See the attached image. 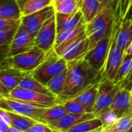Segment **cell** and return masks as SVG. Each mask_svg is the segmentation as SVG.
<instances>
[{
  "instance_id": "obj_1",
  "label": "cell",
  "mask_w": 132,
  "mask_h": 132,
  "mask_svg": "<svg viewBox=\"0 0 132 132\" xmlns=\"http://www.w3.org/2000/svg\"><path fill=\"white\" fill-rule=\"evenodd\" d=\"M103 73L93 69L84 58L68 62L64 89L58 97L61 104L80 95L82 92L98 84Z\"/></svg>"
},
{
  "instance_id": "obj_2",
  "label": "cell",
  "mask_w": 132,
  "mask_h": 132,
  "mask_svg": "<svg viewBox=\"0 0 132 132\" xmlns=\"http://www.w3.org/2000/svg\"><path fill=\"white\" fill-rule=\"evenodd\" d=\"M117 0H107L102 3L98 14L89 22L86 23L85 32L90 42V49L102 38L111 32L115 15Z\"/></svg>"
},
{
  "instance_id": "obj_3",
  "label": "cell",
  "mask_w": 132,
  "mask_h": 132,
  "mask_svg": "<svg viewBox=\"0 0 132 132\" xmlns=\"http://www.w3.org/2000/svg\"><path fill=\"white\" fill-rule=\"evenodd\" d=\"M46 53L35 46L32 49L1 60V69H14L21 72L32 73L44 60Z\"/></svg>"
},
{
  "instance_id": "obj_4",
  "label": "cell",
  "mask_w": 132,
  "mask_h": 132,
  "mask_svg": "<svg viewBox=\"0 0 132 132\" xmlns=\"http://www.w3.org/2000/svg\"><path fill=\"white\" fill-rule=\"evenodd\" d=\"M67 61L53 49L46 53L44 60L31 75L46 86L52 78L67 68Z\"/></svg>"
},
{
  "instance_id": "obj_5",
  "label": "cell",
  "mask_w": 132,
  "mask_h": 132,
  "mask_svg": "<svg viewBox=\"0 0 132 132\" xmlns=\"http://www.w3.org/2000/svg\"><path fill=\"white\" fill-rule=\"evenodd\" d=\"M54 50L68 63L84 58L90 50V42L84 31L73 39L55 47Z\"/></svg>"
},
{
  "instance_id": "obj_6",
  "label": "cell",
  "mask_w": 132,
  "mask_h": 132,
  "mask_svg": "<svg viewBox=\"0 0 132 132\" xmlns=\"http://www.w3.org/2000/svg\"><path fill=\"white\" fill-rule=\"evenodd\" d=\"M3 97L20 101L39 108H50L61 104L56 96H50L19 87L11 90L7 95Z\"/></svg>"
},
{
  "instance_id": "obj_7",
  "label": "cell",
  "mask_w": 132,
  "mask_h": 132,
  "mask_svg": "<svg viewBox=\"0 0 132 132\" xmlns=\"http://www.w3.org/2000/svg\"><path fill=\"white\" fill-rule=\"evenodd\" d=\"M112 31V30H111ZM111 44V32L102 38L84 57L96 71L103 73Z\"/></svg>"
},
{
  "instance_id": "obj_8",
  "label": "cell",
  "mask_w": 132,
  "mask_h": 132,
  "mask_svg": "<svg viewBox=\"0 0 132 132\" xmlns=\"http://www.w3.org/2000/svg\"><path fill=\"white\" fill-rule=\"evenodd\" d=\"M0 108L30 118L39 122H42L43 116L47 110V108H36L25 102L3 96H0Z\"/></svg>"
},
{
  "instance_id": "obj_9",
  "label": "cell",
  "mask_w": 132,
  "mask_h": 132,
  "mask_svg": "<svg viewBox=\"0 0 132 132\" xmlns=\"http://www.w3.org/2000/svg\"><path fill=\"white\" fill-rule=\"evenodd\" d=\"M120 89L121 87L116 84L114 81L102 77L99 82L97 97L94 111V114L97 118L102 111L110 108L111 104Z\"/></svg>"
},
{
  "instance_id": "obj_10",
  "label": "cell",
  "mask_w": 132,
  "mask_h": 132,
  "mask_svg": "<svg viewBox=\"0 0 132 132\" xmlns=\"http://www.w3.org/2000/svg\"><path fill=\"white\" fill-rule=\"evenodd\" d=\"M55 14L45 22L35 36V45L46 53L54 49L56 43L57 31Z\"/></svg>"
},
{
  "instance_id": "obj_11",
  "label": "cell",
  "mask_w": 132,
  "mask_h": 132,
  "mask_svg": "<svg viewBox=\"0 0 132 132\" xmlns=\"http://www.w3.org/2000/svg\"><path fill=\"white\" fill-rule=\"evenodd\" d=\"M125 56V51L116 44L114 35L111 31V44L103 72V77L114 81L118 70Z\"/></svg>"
},
{
  "instance_id": "obj_12",
  "label": "cell",
  "mask_w": 132,
  "mask_h": 132,
  "mask_svg": "<svg viewBox=\"0 0 132 132\" xmlns=\"http://www.w3.org/2000/svg\"><path fill=\"white\" fill-rule=\"evenodd\" d=\"M56 13L53 5L32 13L29 15L22 17V25L31 35L35 36L45 22Z\"/></svg>"
},
{
  "instance_id": "obj_13",
  "label": "cell",
  "mask_w": 132,
  "mask_h": 132,
  "mask_svg": "<svg viewBox=\"0 0 132 132\" xmlns=\"http://www.w3.org/2000/svg\"><path fill=\"white\" fill-rule=\"evenodd\" d=\"M35 46V36L28 32L21 23L5 57L26 52L32 49Z\"/></svg>"
},
{
  "instance_id": "obj_14",
  "label": "cell",
  "mask_w": 132,
  "mask_h": 132,
  "mask_svg": "<svg viewBox=\"0 0 132 132\" xmlns=\"http://www.w3.org/2000/svg\"><path fill=\"white\" fill-rule=\"evenodd\" d=\"M31 73L19 71L14 69L0 70V95L5 96L11 90L17 88L22 80Z\"/></svg>"
},
{
  "instance_id": "obj_15",
  "label": "cell",
  "mask_w": 132,
  "mask_h": 132,
  "mask_svg": "<svg viewBox=\"0 0 132 132\" xmlns=\"http://www.w3.org/2000/svg\"><path fill=\"white\" fill-rule=\"evenodd\" d=\"M97 118L94 113L86 114H67L61 119L50 123L48 125L56 132H65L72 127L77 125L84 121Z\"/></svg>"
},
{
  "instance_id": "obj_16",
  "label": "cell",
  "mask_w": 132,
  "mask_h": 132,
  "mask_svg": "<svg viewBox=\"0 0 132 132\" xmlns=\"http://www.w3.org/2000/svg\"><path fill=\"white\" fill-rule=\"evenodd\" d=\"M131 94L130 90L125 87H121L115 96L110 109L115 114L118 118H122L131 108Z\"/></svg>"
},
{
  "instance_id": "obj_17",
  "label": "cell",
  "mask_w": 132,
  "mask_h": 132,
  "mask_svg": "<svg viewBox=\"0 0 132 132\" xmlns=\"http://www.w3.org/2000/svg\"><path fill=\"white\" fill-rule=\"evenodd\" d=\"M55 15L57 33L67 29H73L84 21L80 9L73 13L56 12Z\"/></svg>"
},
{
  "instance_id": "obj_18",
  "label": "cell",
  "mask_w": 132,
  "mask_h": 132,
  "mask_svg": "<svg viewBox=\"0 0 132 132\" xmlns=\"http://www.w3.org/2000/svg\"><path fill=\"white\" fill-rule=\"evenodd\" d=\"M22 19L15 22L7 25L2 28H0V50H1V60L4 59L9 50L11 43L14 39V36L21 25Z\"/></svg>"
},
{
  "instance_id": "obj_19",
  "label": "cell",
  "mask_w": 132,
  "mask_h": 132,
  "mask_svg": "<svg viewBox=\"0 0 132 132\" xmlns=\"http://www.w3.org/2000/svg\"><path fill=\"white\" fill-rule=\"evenodd\" d=\"M16 2L19 7L22 17L53 5V0H16Z\"/></svg>"
},
{
  "instance_id": "obj_20",
  "label": "cell",
  "mask_w": 132,
  "mask_h": 132,
  "mask_svg": "<svg viewBox=\"0 0 132 132\" xmlns=\"http://www.w3.org/2000/svg\"><path fill=\"white\" fill-rule=\"evenodd\" d=\"M98 87L99 83L82 92L80 95L74 98L85 108L87 113H94L97 97Z\"/></svg>"
},
{
  "instance_id": "obj_21",
  "label": "cell",
  "mask_w": 132,
  "mask_h": 132,
  "mask_svg": "<svg viewBox=\"0 0 132 132\" xmlns=\"http://www.w3.org/2000/svg\"><path fill=\"white\" fill-rule=\"evenodd\" d=\"M0 19H22L16 0H1Z\"/></svg>"
},
{
  "instance_id": "obj_22",
  "label": "cell",
  "mask_w": 132,
  "mask_h": 132,
  "mask_svg": "<svg viewBox=\"0 0 132 132\" xmlns=\"http://www.w3.org/2000/svg\"><path fill=\"white\" fill-rule=\"evenodd\" d=\"M9 119H10V126L13 127L22 132H26L29 128H30L34 124H36V121L30 118L6 111Z\"/></svg>"
},
{
  "instance_id": "obj_23",
  "label": "cell",
  "mask_w": 132,
  "mask_h": 132,
  "mask_svg": "<svg viewBox=\"0 0 132 132\" xmlns=\"http://www.w3.org/2000/svg\"><path fill=\"white\" fill-rule=\"evenodd\" d=\"M102 4L99 0H83L80 11L86 23L90 22L100 12Z\"/></svg>"
},
{
  "instance_id": "obj_24",
  "label": "cell",
  "mask_w": 132,
  "mask_h": 132,
  "mask_svg": "<svg viewBox=\"0 0 132 132\" xmlns=\"http://www.w3.org/2000/svg\"><path fill=\"white\" fill-rule=\"evenodd\" d=\"M18 87L19 88H21V89L29 90L38 92V93H40V94L50 95V96H54L48 90V88L45 85H43L39 81H38L37 80H36L31 74L29 75V76H27V77H26L22 80V82L19 84V85Z\"/></svg>"
},
{
  "instance_id": "obj_25",
  "label": "cell",
  "mask_w": 132,
  "mask_h": 132,
  "mask_svg": "<svg viewBox=\"0 0 132 132\" xmlns=\"http://www.w3.org/2000/svg\"><path fill=\"white\" fill-rule=\"evenodd\" d=\"M67 75V68L64 70L63 72L57 74L56 76H55L53 78H52L46 85L48 90L54 96L59 97L62 94L65 87Z\"/></svg>"
},
{
  "instance_id": "obj_26",
  "label": "cell",
  "mask_w": 132,
  "mask_h": 132,
  "mask_svg": "<svg viewBox=\"0 0 132 132\" xmlns=\"http://www.w3.org/2000/svg\"><path fill=\"white\" fill-rule=\"evenodd\" d=\"M85 30H86V22L84 21L80 24H79L77 26H76L73 29L58 32L56 35L54 48L60 46V44H62L63 43H66V42L73 39L74 37L77 36L78 35H80Z\"/></svg>"
},
{
  "instance_id": "obj_27",
  "label": "cell",
  "mask_w": 132,
  "mask_h": 132,
  "mask_svg": "<svg viewBox=\"0 0 132 132\" xmlns=\"http://www.w3.org/2000/svg\"><path fill=\"white\" fill-rule=\"evenodd\" d=\"M67 114L68 112L64 108L63 105L62 104H60L50 108H47V110L46 111V112L44 113L43 116L42 122L48 125L50 123H52V122H54L61 119Z\"/></svg>"
},
{
  "instance_id": "obj_28",
  "label": "cell",
  "mask_w": 132,
  "mask_h": 132,
  "mask_svg": "<svg viewBox=\"0 0 132 132\" xmlns=\"http://www.w3.org/2000/svg\"><path fill=\"white\" fill-rule=\"evenodd\" d=\"M132 71V55H125L114 79V83L121 87Z\"/></svg>"
},
{
  "instance_id": "obj_29",
  "label": "cell",
  "mask_w": 132,
  "mask_h": 132,
  "mask_svg": "<svg viewBox=\"0 0 132 132\" xmlns=\"http://www.w3.org/2000/svg\"><path fill=\"white\" fill-rule=\"evenodd\" d=\"M53 6L60 13H73L80 9L77 0H53Z\"/></svg>"
},
{
  "instance_id": "obj_30",
  "label": "cell",
  "mask_w": 132,
  "mask_h": 132,
  "mask_svg": "<svg viewBox=\"0 0 132 132\" xmlns=\"http://www.w3.org/2000/svg\"><path fill=\"white\" fill-rule=\"evenodd\" d=\"M103 127V123L100 118H95L94 119L84 121L77 125L72 127L65 132H90Z\"/></svg>"
},
{
  "instance_id": "obj_31",
  "label": "cell",
  "mask_w": 132,
  "mask_h": 132,
  "mask_svg": "<svg viewBox=\"0 0 132 132\" xmlns=\"http://www.w3.org/2000/svg\"><path fill=\"white\" fill-rule=\"evenodd\" d=\"M120 132H126L132 128V107L130 111L122 118H119L112 126Z\"/></svg>"
},
{
  "instance_id": "obj_32",
  "label": "cell",
  "mask_w": 132,
  "mask_h": 132,
  "mask_svg": "<svg viewBox=\"0 0 132 132\" xmlns=\"http://www.w3.org/2000/svg\"><path fill=\"white\" fill-rule=\"evenodd\" d=\"M97 118H100L101 121H102L103 128H108L113 126L118 120V117L110 108H108L104 110V111H102L97 116Z\"/></svg>"
},
{
  "instance_id": "obj_33",
  "label": "cell",
  "mask_w": 132,
  "mask_h": 132,
  "mask_svg": "<svg viewBox=\"0 0 132 132\" xmlns=\"http://www.w3.org/2000/svg\"><path fill=\"white\" fill-rule=\"evenodd\" d=\"M68 114H86L87 113L85 108L74 98L65 101L62 104Z\"/></svg>"
},
{
  "instance_id": "obj_34",
  "label": "cell",
  "mask_w": 132,
  "mask_h": 132,
  "mask_svg": "<svg viewBox=\"0 0 132 132\" xmlns=\"http://www.w3.org/2000/svg\"><path fill=\"white\" fill-rule=\"evenodd\" d=\"M121 11L124 21H132V0H121Z\"/></svg>"
},
{
  "instance_id": "obj_35",
  "label": "cell",
  "mask_w": 132,
  "mask_h": 132,
  "mask_svg": "<svg viewBox=\"0 0 132 132\" xmlns=\"http://www.w3.org/2000/svg\"><path fill=\"white\" fill-rule=\"evenodd\" d=\"M26 132H56L52 129L48 125L42 123V122H36L30 128H29Z\"/></svg>"
},
{
  "instance_id": "obj_36",
  "label": "cell",
  "mask_w": 132,
  "mask_h": 132,
  "mask_svg": "<svg viewBox=\"0 0 132 132\" xmlns=\"http://www.w3.org/2000/svg\"><path fill=\"white\" fill-rule=\"evenodd\" d=\"M20 19H0V28H2V27L5 26L7 25L15 22H17V21H19Z\"/></svg>"
},
{
  "instance_id": "obj_37",
  "label": "cell",
  "mask_w": 132,
  "mask_h": 132,
  "mask_svg": "<svg viewBox=\"0 0 132 132\" xmlns=\"http://www.w3.org/2000/svg\"><path fill=\"white\" fill-rule=\"evenodd\" d=\"M132 85V71L131 73L129 74V76L126 78V80L124 81V83L121 85V87H125L128 88V90L131 88Z\"/></svg>"
},
{
  "instance_id": "obj_38",
  "label": "cell",
  "mask_w": 132,
  "mask_h": 132,
  "mask_svg": "<svg viewBox=\"0 0 132 132\" xmlns=\"http://www.w3.org/2000/svg\"><path fill=\"white\" fill-rule=\"evenodd\" d=\"M9 127L10 125L0 118V132H6L9 130Z\"/></svg>"
},
{
  "instance_id": "obj_39",
  "label": "cell",
  "mask_w": 132,
  "mask_h": 132,
  "mask_svg": "<svg viewBox=\"0 0 132 132\" xmlns=\"http://www.w3.org/2000/svg\"><path fill=\"white\" fill-rule=\"evenodd\" d=\"M125 55H132V40L130 43V44L128 46V47L125 50Z\"/></svg>"
},
{
  "instance_id": "obj_40",
  "label": "cell",
  "mask_w": 132,
  "mask_h": 132,
  "mask_svg": "<svg viewBox=\"0 0 132 132\" xmlns=\"http://www.w3.org/2000/svg\"><path fill=\"white\" fill-rule=\"evenodd\" d=\"M6 132H22L20 131L19 130H18V129H16V128H13V127H9V130L7 131Z\"/></svg>"
},
{
  "instance_id": "obj_41",
  "label": "cell",
  "mask_w": 132,
  "mask_h": 132,
  "mask_svg": "<svg viewBox=\"0 0 132 132\" xmlns=\"http://www.w3.org/2000/svg\"><path fill=\"white\" fill-rule=\"evenodd\" d=\"M104 128L103 127H101V128H97V129H96V130H94V131H90V132H101L102 131V129H103Z\"/></svg>"
},
{
  "instance_id": "obj_42",
  "label": "cell",
  "mask_w": 132,
  "mask_h": 132,
  "mask_svg": "<svg viewBox=\"0 0 132 132\" xmlns=\"http://www.w3.org/2000/svg\"><path fill=\"white\" fill-rule=\"evenodd\" d=\"M77 3H78V5L80 6H80H81V4H82L83 0H77Z\"/></svg>"
},
{
  "instance_id": "obj_43",
  "label": "cell",
  "mask_w": 132,
  "mask_h": 132,
  "mask_svg": "<svg viewBox=\"0 0 132 132\" xmlns=\"http://www.w3.org/2000/svg\"><path fill=\"white\" fill-rule=\"evenodd\" d=\"M101 132H109V131H108L107 128H103V129H102V131H101Z\"/></svg>"
},
{
  "instance_id": "obj_44",
  "label": "cell",
  "mask_w": 132,
  "mask_h": 132,
  "mask_svg": "<svg viewBox=\"0 0 132 132\" xmlns=\"http://www.w3.org/2000/svg\"><path fill=\"white\" fill-rule=\"evenodd\" d=\"M129 90H130V93H131V96H132V85H131V88L129 89Z\"/></svg>"
},
{
  "instance_id": "obj_45",
  "label": "cell",
  "mask_w": 132,
  "mask_h": 132,
  "mask_svg": "<svg viewBox=\"0 0 132 132\" xmlns=\"http://www.w3.org/2000/svg\"><path fill=\"white\" fill-rule=\"evenodd\" d=\"M99 1H100V2H101V4H102V3H104V2H106L107 0H99Z\"/></svg>"
},
{
  "instance_id": "obj_46",
  "label": "cell",
  "mask_w": 132,
  "mask_h": 132,
  "mask_svg": "<svg viewBox=\"0 0 132 132\" xmlns=\"http://www.w3.org/2000/svg\"><path fill=\"white\" fill-rule=\"evenodd\" d=\"M130 131L132 132V128H131V129H130Z\"/></svg>"
},
{
  "instance_id": "obj_47",
  "label": "cell",
  "mask_w": 132,
  "mask_h": 132,
  "mask_svg": "<svg viewBox=\"0 0 132 132\" xmlns=\"http://www.w3.org/2000/svg\"><path fill=\"white\" fill-rule=\"evenodd\" d=\"M131 105H132V96H131Z\"/></svg>"
}]
</instances>
